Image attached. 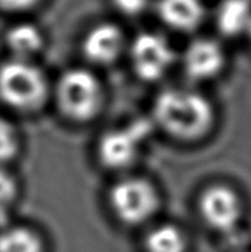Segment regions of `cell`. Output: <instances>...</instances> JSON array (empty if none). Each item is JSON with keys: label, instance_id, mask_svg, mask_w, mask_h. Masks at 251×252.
<instances>
[{"label": "cell", "instance_id": "6da1fadb", "mask_svg": "<svg viewBox=\"0 0 251 252\" xmlns=\"http://www.w3.org/2000/svg\"><path fill=\"white\" fill-rule=\"evenodd\" d=\"M155 124L170 138L193 143L215 127L216 111L205 94L192 88H166L153 104Z\"/></svg>", "mask_w": 251, "mask_h": 252}, {"label": "cell", "instance_id": "7a4b0ae2", "mask_svg": "<svg viewBox=\"0 0 251 252\" xmlns=\"http://www.w3.org/2000/svg\"><path fill=\"white\" fill-rule=\"evenodd\" d=\"M49 93L45 74L27 60L14 58L0 66V100L10 108L33 112Z\"/></svg>", "mask_w": 251, "mask_h": 252}, {"label": "cell", "instance_id": "3957f363", "mask_svg": "<svg viewBox=\"0 0 251 252\" xmlns=\"http://www.w3.org/2000/svg\"><path fill=\"white\" fill-rule=\"evenodd\" d=\"M56 100L65 118L78 123L89 122L102 108V85L85 69H71L57 83Z\"/></svg>", "mask_w": 251, "mask_h": 252}, {"label": "cell", "instance_id": "277c9868", "mask_svg": "<svg viewBox=\"0 0 251 252\" xmlns=\"http://www.w3.org/2000/svg\"><path fill=\"white\" fill-rule=\"evenodd\" d=\"M109 205L120 222L126 225H142L157 215L161 196L149 180L127 177L111 188Z\"/></svg>", "mask_w": 251, "mask_h": 252}, {"label": "cell", "instance_id": "5b68a950", "mask_svg": "<svg viewBox=\"0 0 251 252\" xmlns=\"http://www.w3.org/2000/svg\"><path fill=\"white\" fill-rule=\"evenodd\" d=\"M201 220L217 233H231L243 220L245 205L239 193L226 184H212L201 191L197 200Z\"/></svg>", "mask_w": 251, "mask_h": 252}, {"label": "cell", "instance_id": "8992f818", "mask_svg": "<svg viewBox=\"0 0 251 252\" xmlns=\"http://www.w3.org/2000/svg\"><path fill=\"white\" fill-rule=\"evenodd\" d=\"M130 57L134 72L141 80L154 83L165 77L176 61L170 42L158 32H142L134 39Z\"/></svg>", "mask_w": 251, "mask_h": 252}, {"label": "cell", "instance_id": "52a82bcc", "mask_svg": "<svg viewBox=\"0 0 251 252\" xmlns=\"http://www.w3.org/2000/svg\"><path fill=\"white\" fill-rule=\"evenodd\" d=\"M144 126L115 128L103 135L98 144V157L103 166L111 170L127 169L137 160L144 138Z\"/></svg>", "mask_w": 251, "mask_h": 252}, {"label": "cell", "instance_id": "ba28073f", "mask_svg": "<svg viewBox=\"0 0 251 252\" xmlns=\"http://www.w3.org/2000/svg\"><path fill=\"white\" fill-rule=\"evenodd\" d=\"M227 56L221 43L201 36L188 43L182 54V69L193 83H205L216 78L226 66Z\"/></svg>", "mask_w": 251, "mask_h": 252}, {"label": "cell", "instance_id": "9c48e42d", "mask_svg": "<svg viewBox=\"0 0 251 252\" xmlns=\"http://www.w3.org/2000/svg\"><path fill=\"white\" fill-rule=\"evenodd\" d=\"M157 12L166 26L179 32H192L205 19L203 0H158Z\"/></svg>", "mask_w": 251, "mask_h": 252}, {"label": "cell", "instance_id": "30bf717a", "mask_svg": "<svg viewBox=\"0 0 251 252\" xmlns=\"http://www.w3.org/2000/svg\"><path fill=\"white\" fill-rule=\"evenodd\" d=\"M124 36L113 25H99L88 32L82 50L88 60L96 65L112 63L123 50Z\"/></svg>", "mask_w": 251, "mask_h": 252}, {"label": "cell", "instance_id": "8fae6325", "mask_svg": "<svg viewBox=\"0 0 251 252\" xmlns=\"http://www.w3.org/2000/svg\"><path fill=\"white\" fill-rule=\"evenodd\" d=\"M215 25L228 38L247 34L251 27V0H221L216 7Z\"/></svg>", "mask_w": 251, "mask_h": 252}, {"label": "cell", "instance_id": "7c38bea8", "mask_svg": "<svg viewBox=\"0 0 251 252\" xmlns=\"http://www.w3.org/2000/svg\"><path fill=\"white\" fill-rule=\"evenodd\" d=\"M189 240L179 225L165 222L154 226L144 237L146 252H188Z\"/></svg>", "mask_w": 251, "mask_h": 252}, {"label": "cell", "instance_id": "4fadbf2b", "mask_svg": "<svg viewBox=\"0 0 251 252\" xmlns=\"http://www.w3.org/2000/svg\"><path fill=\"white\" fill-rule=\"evenodd\" d=\"M5 43L15 58L29 61L31 56L39 52L43 45V38L41 31L34 25L22 23L8 30L5 35Z\"/></svg>", "mask_w": 251, "mask_h": 252}, {"label": "cell", "instance_id": "5bb4252c", "mask_svg": "<svg viewBox=\"0 0 251 252\" xmlns=\"http://www.w3.org/2000/svg\"><path fill=\"white\" fill-rule=\"evenodd\" d=\"M0 252H43V243L26 226H5L0 231Z\"/></svg>", "mask_w": 251, "mask_h": 252}, {"label": "cell", "instance_id": "9a60e30c", "mask_svg": "<svg viewBox=\"0 0 251 252\" xmlns=\"http://www.w3.org/2000/svg\"><path fill=\"white\" fill-rule=\"evenodd\" d=\"M18 182L15 177L0 167V225L8 220L11 208L18 197Z\"/></svg>", "mask_w": 251, "mask_h": 252}, {"label": "cell", "instance_id": "2e32d148", "mask_svg": "<svg viewBox=\"0 0 251 252\" xmlns=\"http://www.w3.org/2000/svg\"><path fill=\"white\" fill-rule=\"evenodd\" d=\"M19 153V136L14 124L0 118V165L14 159Z\"/></svg>", "mask_w": 251, "mask_h": 252}, {"label": "cell", "instance_id": "e0dca14e", "mask_svg": "<svg viewBox=\"0 0 251 252\" xmlns=\"http://www.w3.org/2000/svg\"><path fill=\"white\" fill-rule=\"evenodd\" d=\"M150 0H113V4L124 15L135 16L144 12L149 7Z\"/></svg>", "mask_w": 251, "mask_h": 252}, {"label": "cell", "instance_id": "ac0fdd59", "mask_svg": "<svg viewBox=\"0 0 251 252\" xmlns=\"http://www.w3.org/2000/svg\"><path fill=\"white\" fill-rule=\"evenodd\" d=\"M38 0H0V8L8 11L27 10L36 4Z\"/></svg>", "mask_w": 251, "mask_h": 252}, {"label": "cell", "instance_id": "d6986e66", "mask_svg": "<svg viewBox=\"0 0 251 252\" xmlns=\"http://www.w3.org/2000/svg\"><path fill=\"white\" fill-rule=\"evenodd\" d=\"M247 35L250 36V39H251V27H250V30H249V32H247Z\"/></svg>", "mask_w": 251, "mask_h": 252}]
</instances>
